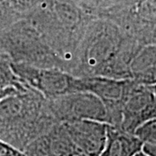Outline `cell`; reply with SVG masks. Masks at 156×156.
Segmentation results:
<instances>
[{
  "mask_svg": "<svg viewBox=\"0 0 156 156\" xmlns=\"http://www.w3.org/2000/svg\"><path fill=\"white\" fill-rule=\"evenodd\" d=\"M141 47L110 19L93 17L75 52L70 73L76 76L132 79L130 64Z\"/></svg>",
  "mask_w": 156,
  "mask_h": 156,
  "instance_id": "1",
  "label": "cell"
},
{
  "mask_svg": "<svg viewBox=\"0 0 156 156\" xmlns=\"http://www.w3.org/2000/svg\"><path fill=\"white\" fill-rule=\"evenodd\" d=\"M57 123L48 99L27 86L0 101V140L23 153Z\"/></svg>",
  "mask_w": 156,
  "mask_h": 156,
  "instance_id": "2",
  "label": "cell"
},
{
  "mask_svg": "<svg viewBox=\"0 0 156 156\" xmlns=\"http://www.w3.org/2000/svg\"><path fill=\"white\" fill-rule=\"evenodd\" d=\"M7 54L13 62L69 71L67 62L50 47L29 17L18 21L5 36Z\"/></svg>",
  "mask_w": 156,
  "mask_h": 156,
  "instance_id": "3",
  "label": "cell"
},
{
  "mask_svg": "<svg viewBox=\"0 0 156 156\" xmlns=\"http://www.w3.org/2000/svg\"><path fill=\"white\" fill-rule=\"evenodd\" d=\"M98 17L115 23L142 46L156 44V0H115Z\"/></svg>",
  "mask_w": 156,
  "mask_h": 156,
  "instance_id": "4",
  "label": "cell"
},
{
  "mask_svg": "<svg viewBox=\"0 0 156 156\" xmlns=\"http://www.w3.org/2000/svg\"><path fill=\"white\" fill-rule=\"evenodd\" d=\"M12 69L24 85L46 99L80 92V77L59 69L41 68L12 61Z\"/></svg>",
  "mask_w": 156,
  "mask_h": 156,
  "instance_id": "5",
  "label": "cell"
},
{
  "mask_svg": "<svg viewBox=\"0 0 156 156\" xmlns=\"http://www.w3.org/2000/svg\"><path fill=\"white\" fill-rule=\"evenodd\" d=\"M50 108L58 122L90 120L110 123L106 106L100 98L86 91L74 92L48 99Z\"/></svg>",
  "mask_w": 156,
  "mask_h": 156,
  "instance_id": "6",
  "label": "cell"
},
{
  "mask_svg": "<svg viewBox=\"0 0 156 156\" xmlns=\"http://www.w3.org/2000/svg\"><path fill=\"white\" fill-rule=\"evenodd\" d=\"M81 91L92 93L100 98L108 111L109 125L120 128L124 103L134 88L132 79H114L102 76H79Z\"/></svg>",
  "mask_w": 156,
  "mask_h": 156,
  "instance_id": "7",
  "label": "cell"
},
{
  "mask_svg": "<svg viewBox=\"0 0 156 156\" xmlns=\"http://www.w3.org/2000/svg\"><path fill=\"white\" fill-rule=\"evenodd\" d=\"M155 117L156 97L151 86L135 82L122 108L120 128L134 134L142 123Z\"/></svg>",
  "mask_w": 156,
  "mask_h": 156,
  "instance_id": "8",
  "label": "cell"
},
{
  "mask_svg": "<svg viewBox=\"0 0 156 156\" xmlns=\"http://www.w3.org/2000/svg\"><path fill=\"white\" fill-rule=\"evenodd\" d=\"M62 123L80 155L101 156L106 144L108 124L90 120Z\"/></svg>",
  "mask_w": 156,
  "mask_h": 156,
  "instance_id": "9",
  "label": "cell"
},
{
  "mask_svg": "<svg viewBox=\"0 0 156 156\" xmlns=\"http://www.w3.org/2000/svg\"><path fill=\"white\" fill-rule=\"evenodd\" d=\"M23 153L26 156H81L62 122L34 140Z\"/></svg>",
  "mask_w": 156,
  "mask_h": 156,
  "instance_id": "10",
  "label": "cell"
},
{
  "mask_svg": "<svg viewBox=\"0 0 156 156\" xmlns=\"http://www.w3.org/2000/svg\"><path fill=\"white\" fill-rule=\"evenodd\" d=\"M143 146L134 134L108 125L106 144L101 156H134L143 149Z\"/></svg>",
  "mask_w": 156,
  "mask_h": 156,
  "instance_id": "11",
  "label": "cell"
},
{
  "mask_svg": "<svg viewBox=\"0 0 156 156\" xmlns=\"http://www.w3.org/2000/svg\"><path fill=\"white\" fill-rule=\"evenodd\" d=\"M0 86L20 89L25 85L17 77L12 69V59L8 54L0 51Z\"/></svg>",
  "mask_w": 156,
  "mask_h": 156,
  "instance_id": "12",
  "label": "cell"
},
{
  "mask_svg": "<svg viewBox=\"0 0 156 156\" xmlns=\"http://www.w3.org/2000/svg\"><path fill=\"white\" fill-rule=\"evenodd\" d=\"M144 145H156V117L142 123L134 132Z\"/></svg>",
  "mask_w": 156,
  "mask_h": 156,
  "instance_id": "13",
  "label": "cell"
},
{
  "mask_svg": "<svg viewBox=\"0 0 156 156\" xmlns=\"http://www.w3.org/2000/svg\"><path fill=\"white\" fill-rule=\"evenodd\" d=\"M89 15L98 17L108 7L111 5L115 0H72Z\"/></svg>",
  "mask_w": 156,
  "mask_h": 156,
  "instance_id": "14",
  "label": "cell"
},
{
  "mask_svg": "<svg viewBox=\"0 0 156 156\" xmlns=\"http://www.w3.org/2000/svg\"><path fill=\"white\" fill-rule=\"evenodd\" d=\"M0 156H26L24 153L0 140Z\"/></svg>",
  "mask_w": 156,
  "mask_h": 156,
  "instance_id": "15",
  "label": "cell"
},
{
  "mask_svg": "<svg viewBox=\"0 0 156 156\" xmlns=\"http://www.w3.org/2000/svg\"><path fill=\"white\" fill-rule=\"evenodd\" d=\"M20 89H22V88H20ZM17 89H19L14 88V87H1L0 86V101L3 100L5 97H6V96H8L11 94H13L14 92H16Z\"/></svg>",
  "mask_w": 156,
  "mask_h": 156,
  "instance_id": "16",
  "label": "cell"
},
{
  "mask_svg": "<svg viewBox=\"0 0 156 156\" xmlns=\"http://www.w3.org/2000/svg\"><path fill=\"white\" fill-rule=\"evenodd\" d=\"M142 150L147 154L149 156H156V145H147L145 144L143 146Z\"/></svg>",
  "mask_w": 156,
  "mask_h": 156,
  "instance_id": "17",
  "label": "cell"
},
{
  "mask_svg": "<svg viewBox=\"0 0 156 156\" xmlns=\"http://www.w3.org/2000/svg\"><path fill=\"white\" fill-rule=\"evenodd\" d=\"M134 156H149L147 154H146L145 152L143 150L140 151V152H138L137 154H135Z\"/></svg>",
  "mask_w": 156,
  "mask_h": 156,
  "instance_id": "18",
  "label": "cell"
},
{
  "mask_svg": "<svg viewBox=\"0 0 156 156\" xmlns=\"http://www.w3.org/2000/svg\"><path fill=\"white\" fill-rule=\"evenodd\" d=\"M151 88L153 89V92H154V95H155L156 97V84L155 85H154V86H151Z\"/></svg>",
  "mask_w": 156,
  "mask_h": 156,
  "instance_id": "19",
  "label": "cell"
}]
</instances>
